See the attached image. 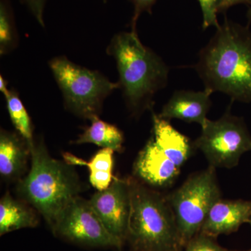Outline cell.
<instances>
[{
    "label": "cell",
    "instance_id": "e0dca14e",
    "mask_svg": "<svg viewBox=\"0 0 251 251\" xmlns=\"http://www.w3.org/2000/svg\"><path fill=\"white\" fill-rule=\"evenodd\" d=\"M4 97L13 125L17 130L18 134L21 135L30 146L34 141L33 127L30 117L25 107L14 90H9Z\"/></svg>",
    "mask_w": 251,
    "mask_h": 251
},
{
    "label": "cell",
    "instance_id": "d6986e66",
    "mask_svg": "<svg viewBox=\"0 0 251 251\" xmlns=\"http://www.w3.org/2000/svg\"><path fill=\"white\" fill-rule=\"evenodd\" d=\"M114 152L108 148H102L92 157V159L86 161L82 158L75 156L70 153L63 154L65 162L72 166H87L91 172H111L113 171Z\"/></svg>",
    "mask_w": 251,
    "mask_h": 251
},
{
    "label": "cell",
    "instance_id": "3957f363",
    "mask_svg": "<svg viewBox=\"0 0 251 251\" xmlns=\"http://www.w3.org/2000/svg\"><path fill=\"white\" fill-rule=\"evenodd\" d=\"M29 147L30 171L18 181L16 191L52 229L64 209L79 196L82 185L72 165L52 158L44 140H34Z\"/></svg>",
    "mask_w": 251,
    "mask_h": 251
},
{
    "label": "cell",
    "instance_id": "5b68a950",
    "mask_svg": "<svg viewBox=\"0 0 251 251\" xmlns=\"http://www.w3.org/2000/svg\"><path fill=\"white\" fill-rule=\"evenodd\" d=\"M49 67L66 108L81 118L92 120L99 117L104 100L119 89L118 82H112L98 71L77 65L65 56L51 59Z\"/></svg>",
    "mask_w": 251,
    "mask_h": 251
},
{
    "label": "cell",
    "instance_id": "5bb4252c",
    "mask_svg": "<svg viewBox=\"0 0 251 251\" xmlns=\"http://www.w3.org/2000/svg\"><path fill=\"white\" fill-rule=\"evenodd\" d=\"M156 145L176 166L181 168L191 156L193 143L175 129L169 121L153 113V136Z\"/></svg>",
    "mask_w": 251,
    "mask_h": 251
},
{
    "label": "cell",
    "instance_id": "44dd1931",
    "mask_svg": "<svg viewBox=\"0 0 251 251\" xmlns=\"http://www.w3.org/2000/svg\"><path fill=\"white\" fill-rule=\"evenodd\" d=\"M198 1L202 9L203 29H206L211 26L219 27L220 25L217 19V14L221 0H198Z\"/></svg>",
    "mask_w": 251,
    "mask_h": 251
},
{
    "label": "cell",
    "instance_id": "7c38bea8",
    "mask_svg": "<svg viewBox=\"0 0 251 251\" xmlns=\"http://www.w3.org/2000/svg\"><path fill=\"white\" fill-rule=\"evenodd\" d=\"M213 92L204 89L201 92L178 90L163 106L158 116L165 120L177 119L187 123H197L202 127L211 105Z\"/></svg>",
    "mask_w": 251,
    "mask_h": 251
},
{
    "label": "cell",
    "instance_id": "603a6c76",
    "mask_svg": "<svg viewBox=\"0 0 251 251\" xmlns=\"http://www.w3.org/2000/svg\"><path fill=\"white\" fill-rule=\"evenodd\" d=\"M134 7L133 18H132V30H136L137 21L140 15L144 12L151 14V9L157 0H128Z\"/></svg>",
    "mask_w": 251,
    "mask_h": 251
},
{
    "label": "cell",
    "instance_id": "7a4b0ae2",
    "mask_svg": "<svg viewBox=\"0 0 251 251\" xmlns=\"http://www.w3.org/2000/svg\"><path fill=\"white\" fill-rule=\"evenodd\" d=\"M106 51L116 62L119 89L130 112L138 115L151 109L154 96L168 83L166 62L142 44L136 30L115 34Z\"/></svg>",
    "mask_w": 251,
    "mask_h": 251
},
{
    "label": "cell",
    "instance_id": "cb8c5ba5",
    "mask_svg": "<svg viewBox=\"0 0 251 251\" xmlns=\"http://www.w3.org/2000/svg\"><path fill=\"white\" fill-rule=\"evenodd\" d=\"M21 1L27 6L28 9L41 26L44 27L45 23H44V15L46 0H21Z\"/></svg>",
    "mask_w": 251,
    "mask_h": 251
},
{
    "label": "cell",
    "instance_id": "277c9868",
    "mask_svg": "<svg viewBox=\"0 0 251 251\" xmlns=\"http://www.w3.org/2000/svg\"><path fill=\"white\" fill-rule=\"evenodd\" d=\"M130 212L128 237L140 251H181L174 214L166 196L129 178Z\"/></svg>",
    "mask_w": 251,
    "mask_h": 251
},
{
    "label": "cell",
    "instance_id": "9c48e42d",
    "mask_svg": "<svg viewBox=\"0 0 251 251\" xmlns=\"http://www.w3.org/2000/svg\"><path fill=\"white\" fill-rule=\"evenodd\" d=\"M90 202L108 232L124 244L130 212L129 179L115 178L107 189L94 193Z\"/></svg>",
    "mask_w": 251,
    "mask_h": 251
},
{
    "label": "cell",
    "instance_id": "ba28073f",
    "mask_svg": "<svg viewBox=\"0 0 251 251\" xmlns=\"http://www.w3.org/2000/svg\"><path fill=\"white\" fill-rule=\"evenodd\" d=\"M52 231L71 242L89 247L121 249L123 245L104 226L90 201L80 196L64 209Z\"/></svg>",
    "mask_w": 251,
    "mask_h": 251
},
{
    "label": "cell",
    "instance_id": "d4e9b609",
    "mask_svg": "<svg viewBox=\"0 0 251 251\" xmlns=\"http://www.w3.org/2000/svg\"><path fill=\"white\" fill-rule=\"evenodd\" d=\"M239 4L251 5V0H221L219 13L224 12V11H227L231 6Z\"/></svg>",
    "mask_w": 251,
    "mask_h": 251
},
{
    "label": "cell",
    "instance_id": "30bf717a",
    "mask_svg": "<svg viewBox=\"0 0 251 251\" xmlns=\"http://www.w3.org/2000/svg\"><path fill=\"white\" fill-rule=\"evenodd\" d=\"M176 166L151 138L138 153L133 173L140 182L153 188L169 186L179 174Z\"/></svg>",
    "mask_w": 251,
    "mask_h": 251
},
{
    "label": "cell",
    "instance_id": "ffe728a7",
    "mask_svg": "<svg viewBox=\"0 0 251 251\" xmlns=\"http://www.w3.org/2000/svg\"><path fill=\"white\" fill-rule=\"evenodd\" d=\"M186 251H231L221 247L216 238L199 232L188 243Z\"/></svg>",
    "mask_w": 251,
    "mask_h": 251
},
{
    "label": "cell",
    "instance_id": "52a82bcc",
    "mask_svg": "<svg viewBox=\"0 0 251 251\" xmlns=\"http://www.w3.org/2000/svg\"><path fill=\"white\" fill-rule=\"evenodd\" d=\"M193 143L202 151L209 166L233 168L244 153L251 151V135L244 120L227 111L219 120L208 119Z\"/></svg>",
    "mask_w": 251,
    "mask_h": 251
},
{
    "label": "cell",
    "instance_id": "9a60e30c",
    "mask_svg": "<svg viewBox=\"0 0 251 251\" xmlns=\"http://www.w3.org/2000/svg\"><path fill=\"white\" fill-rule=\"evenodd\" d=\"M37 211L25 201L16 200L9 192L0 200V235L39 224Z\"/></svg>",
    "mask_w": 251,
    "mask_h": 251
},
{
    "label": "cell",
    "instance_id": "2e32d148",
    "mask_svg": "<svg viewBox=\"0 0 251 251\" xmlns=\"http://www.w3.org/2000/svg\"><path fill=\"white\" fill-rule=\"evenodd\" d=\"M90 126L87 127L74 144L92 143L102 148L111 149L113 151L120 152L125 141L124 134L116 126L100 120L99 117H94Z\"/></svg>",
    "mask_w": 251,
    "mask_h": 251
},
{
    "label": "cell",
    "instance_id": "4fadbf2b",
    "mask_svg": "<svg viewBox=\"0 0 251 251\" xmlns=\"http://www.w3.org/2000/svg\"><path fill=\"white\" fill-rule=\"evenodd\" d=\"M30 147L20 134L0 132V175L7 181H19L27 169Z\"/></svg>",
    "mask_w": 251,
    "mask_h": 251
},
{
    "label": "cell",
    "instance_id": "ac0fdd59",
    "mask_svg": "<svg viewBox=\"0 0 251 251\" xmlns=\"http://www.w3.org/2000/svg\"><path fill=\"white\" fill-rule=\"evenodd\" d=\"M14 17L9 1H0V54L10 53L18 45Z\"/></svg>",
    "mask_w": 251,
    "mask_h": 251
},
{
    "label": "cell",
    "instance_id": "7402d4cb",
    "mask_svg": "<svg viewBox=\"0 0 251 251\" xmlns=\"http://www.w3.org/2000/svg\"><path fill=\"white\" fill-rule=\"evenodd\" d=\"M90 182L97 191H103L111 185L115 176L111 172H91Z\"/></svg>",
    "mask_w": 251,
    "mask_h": 251
},
{
    "label": "cell",
    "instance_id": "f1b7e54d",
    "mask_svg": "<svg viewBox=\"0 0 251 251\" xmlns=\"http://www.w3.org/2000/svg\"><path fill=\"white\" fill-rule=\"evenodd\" d=\"M251 251V249H250V250H249V251Z\"/></svg>",
    "mask_w": 251,
    "mask_h": 251
},
{
    "label": "cell",
    "instance_id": "8fae6325",
    "mask_svg": "<svg viewBox=\"0 0 251 251\" xmlns=\"http://www.w3.org/2000/svg\"><path fill=\"white\" fill-rule=\"evenodd\" d=\"M251 201H218L209 211L201 233L216 238L221 234L236 232L244 224L250 222Z\"/></svg>",
    "mask_w": 251,
    "mask_h": 251
},
{
    "label": "cell",
    "instance_id": "6da1fadb",
    "mask_svg": "<svg viewBox=\"0 0 251 251\" xmlns=\"http://www.w3.org/2000/svg\"><path fill=\"white\" fill-rule=\"evenodd\" d=\"M206 90L251 102V31L225 20L200 52L196 65Z\"/></svg>",
    "mask_w": 251,
    "mask_h": 251
},
{
    "label": "cell",
    "instance_id": "4316f807",
    "mask_svg": "<svg viewBox=\"0 0 251 251\" xmlns=\"http://www.w3.org/2000/svg\"><path fill=\"white\" fill-rule=\"evenodd\" d=\"M247 18L248 20H249V22H251V7L249 9V11H248Z\"/></svg>",
    "mask_w": 251,
    "mask_h": 251
},
{
    "label": "cell",
    "instance_id": "8992f818",
    "mask_svg": "<svg viewBox=\"0 0 251 251\" xmlns=\"http://www.w3.org/2000/svg\"><path fill=\"white\" fill-rule=\"evenodd\" d=\"M166 198L185 248L201 232L209 211L221 198L216 168L209 166L204 171L191 175Z\"/></svg>",
    "mask_w": 251,
    "mask_h": 251
},
{
    "label": "cell",
    "instance_id": "484cf974",
    "mask_svg": "<svg viewBox=\"0 0 251 251\" xmlns=\"http://www.w3.org/2000/svg\"><path fill=\"white\" fill-rule=\"evenodd\" d=\"M0 90L4 95L7 94L9 91L7 87V82L1 75L0 76Z\"/></svg>",
    "mask_w": 251,
    "mask_h": 251
},
{
    "label": "cell",
    "instance_id": "83f0119b",
    "mask_svg": "<svg viewBox=\"0 0 251 251\" xmlns=\"http://www.w3.org/2000/svg\"><path fill=\"white\" fill-rule=\"evenodd\" d=\"M249 224H250V225L251 226V218L250 222H249Z\"/></svg>",
    "mask_w": 251,
    "mask_h": 251
}]
</instances>
